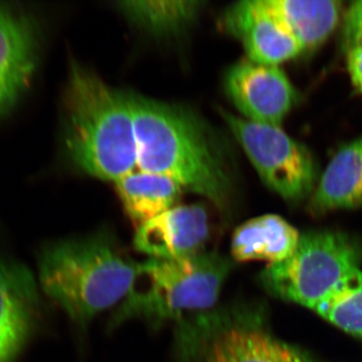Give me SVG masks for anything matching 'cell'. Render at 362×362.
I'll return each mask as SVG.
<instances>
[{
  "instance_id": "6da1fadb",
  "label": "cell",
  "mask_w": 362,
  "mask_h": 362,
  "mask_svg": "<svg viewBox=\"0 0 362 362\" xmlns=\"http://www.w3.org/2000/svg\"><path fill=\"white\" fill-rule=\"evenodd\" d=\"M137 141V169L166 176L221 211L230 204V175L216 137L183 107L128 94Z\"/></svg>"
},
{
  "instance_id": "7a4b0ae2",
  "label": "cell",
  "mask_w": 362,
  "mask_h": 362,
  "mask_svg": "<svg viewBox=\"0 0 362 362\" xmlns=\"http://www.w3.org/2000/svg\"><path fill=\"white\" fill-rule=\"evenodd\" d=\"M140 268L141 263L103 230L45 247L40 258V285L73 322L86 326L129 295Z\"/></svg>"
},
{
  "instance_id": "3957f363",
  "label": "cell",
  "mask_w": 362,
  "mask_h": 362,
  "mask_svg": "<svg viewBox=\"0 0 362 362\" xmlns=\"http://www.w3.org/2000/svg\"><path fill=\"white\" fill-rule=\"evenodd\" d=\"M65 143L73 163L85 173L118 181L137 169L134 120L127 93L71 65L65 90Z\"/></svg>"
},
{
  "instance_id": "277c9868",
  "label": "cell",
  "mask_w": 362,
  "mask_h": 362,
  "mask_svg": "<svg viewBox=\"0 0 362 362\" xmlns=\"http://www.w3.org/2000/svg\"><path fill=\"white\" fill-rule=\"evenodd\" d=\"M233 266V259L207 250L182 259L149 258L140 268L139 277L146 279V286L133 288L114 311L110 327L132 319L160 326L211 310Z\"/></svg>"
},
{
  "instance_id": "5b68a950",
  "label": "cell",
  "mask_w": 362,
  "mask_h": 362,
  "mask_svg": "<svg viewBox=\"0 0 362 362\" xmlns=\"http://www.w3.org/2000/svg\"><path fill=\"white\" fill-rule=\"evenodd\" d=\"M175 362H316L305 350L279 339L265 308L233 302L176 322Z\"/></svg>"
},
{
  "instance_id": "8992f818",
  "label": "cell",
  "mask_w": 362,
  "mask_h": 362,
  "mask_svg": "<svg viewBox=\"0 0 362 362\" xmlns=\"http://www.w3.org/2000/svg\"><path fill=\"white\" fill-rule=\"evenodd\" d=\"M361 247L347 233L321 230L300 237L291 256L269 264L259 283L269 294L315 310L361 271Z\"/></svg>"
},
{
  "instance_id": "52a82bcc",
  "label": "cell",
  "mask_w": 362,
  "mask_h": 362,
  "mask_svg": "<svg viewBox=\"0 0 362 362\" xmlns=\"http://www.w3.org/2000/svg\"><path fill=\"white\" fill-rule=\"evenodd\" d=\"M221 115L267 187L290 202L311 197L318 170L304 144L281 127L252 122L228 112Z\"/></svg>"
},
{
  "instance_id": "ba28073f",
  "label": "cell",
  "mask_w": 362,
  "mask_h": 362,
  "mask_svg": "<svg viewBox=\"0 0 362 362\" xmlns=\"http://www.w3.org/2000/svg\"><path fill=\"white\" fill-rule=\"evenodd\" d=\"M226 92L243 118L281 127L296 104L298 95L279 66L243 59L226 76Z\"/></svg>"
},
{
  "instance_id": "9c48e42d",
  "label": "cell",
  "mask_w": 362,
  "mask_h": 362,
  "mask_svg": "<svg viewBox=\"0 0 362 362\" xmlns=\"http://www.w3.org/2000/svg\"><path fill=\"white\" fill-rule=\"evenodd\" d=\"M40 49V25L30 11L0 4V117L32 83Z\"/></svg>"
},
{
  "instance_id": "30bf717a",
  "label": "cell",
  "mask_w": 362,
  "mask_h": 362,
  "mask_svg": "<svg viewBox=\"0 0 362 362\" xmlns=\"http://www.w3.org/2000/svg\"><path fill=\"white\" fill-rule=\"evenodd\" d=\"M211 223L202 204L176 206L138 226L133 245L149 258L176 259L206 251Z\"/></svg>"
},
{
  "instance_id": "8fae6325",
  "label": "cell",
  "mask_w": 362,
  "mask_h": 362,
  "mask_svg": "<svg viewBox=\"0 0 362 362\" xmlns=\"http://www.w3.org/2000/svg\"><path fill=\"white\" fill-rule=\"evenodd\" d=\"M37 285L26 267L0 259V362H14L40 314Z\"/></svg>"
},
{
  "instance_id": "7c38bea8",
  "label": "cell",
  "mask_w": 362,
  "mask_h": 362,
  "mask_svg": "<svg viewBox=\"0 0 362 362\" xmlns=\"http://www.w3.org/2000/svg\"><path fill=\"white\" fill-rule=\"evenodd\" d=\"M223 25L240 40L247 59L254 63L279 66L304 52L264 0L238 2L226 11Z\"/></svg>"
},
{
  "instance_id": "4fadbf2b",
  "label": "cell",
  "mask_w": 362,
  "mask_h": 362,
  "mask_svg": "<svg viewBox=\"0 0 362 362\" xmlns=\"http://www.w3.org/2000/svg\"><path fill=\"white\" fill-rule=\"evenodd\" d=\"M362 206V135L338 150L310 197L309 211L320 216Z\"/></svg>"
},
{
  "instance_id": "5bb4252c",
  "label": "cell",
  "mask_w": 362,
  "mask_h": 362,
  "mask_svg": "<svg viewBox=\"0 0 362 362\" xmlns=\"http://www.w3.org/2000/svg\"><path fill=\"white\" fill-rule=\"evenodd\" d=\"M299 232L276 214H265L240 225L233 233L230 254L235 262L279 263L291 256L299 243Z\"/></svg>"
},
{
  "instance_id": "9a60e30c",
  "label": "cell",
  "mask_w": 362,
  "mask_h": 362,
  "mask_svg": "<svg viewBox=\"0 0 362 362\" xmlns=\"http://www.w3.org/2000/svg\"><path fill=\"white\" fill-rule=\"evenodd\" d=\"M304 52L317 49L337 30L343 4L337 0H264Z\"/></svg>"
},
{
  "instance_id": "2e32d148",
  "label": "cell",
  "mask_w": 362,
  "mask_h": 362,
  "mask_svg": "<svg viewBox=\"0 0 362 362\" xmlns=\"http://www.w3.org/2000/svg\"><path fill=\"white\" fill-rule=\"evenodd\" d=\"M117 194L136 226L176 206L183 188L166 176L137 169L116 181Z\"/></svg>"
},
{
  "instance_id": "e0dca14e",
  "label": "cell",
  "mask_w": 362,
  "mask_h": 362,
  "mask_svg": "<svg viewBox=\"0 0 362 362\" xmlns=\"http://www.w3.org/2000/svg\"><path fill=\"white\" fill-rule=\"evenodd\" d=\"M202 1H124L119 9L136 25L157 35L180 32L201 13Z\"/></svg>"
},
{
  "instance_id": "ac0fdd59",
  "label": "cell",
  "mask_w": 362,
  "mask_h": 362,
  "mask_svg": "<svg viewBox=\"0 0 362 362\" xmlns=\"http://www.w3.org/2000/svg\"><path fill=\"white\" fill-rule=\"evenodd\" d=\"M314 311L340 329L362 339V271L357 272Z\"/></svg>"
},
{
  "instance_id": "d6986e66",
  "label": "cell",
  "mask_w": 362,
  "mask_h": 362,
  "mask_svg": "<svg viewBox=\"0 0 362 362\" xmlns=\"http://www.w3.org/2000/svg\"><path fill=\"white\" fill-rule=\"evenodd\" d=\"M342 40L346 52L362 49V0L352 2L344 13Z\"/></svg>"
},
{
  "instance_id": "ffe728a7",
  "label": "cell",
  "mask_w": 362,
  "mask_h": 362,
  "mask_svg": "<svg viewBox=\"0 0 362 362\" xmlns=\"http://www.w3.org/2000/svg\"><path fill=\"white\" fill-rule=\"evenodd\" d=\"M347 70L356 89L362 94V49L347 52Z\"/></svg>"
}]
</instances>
